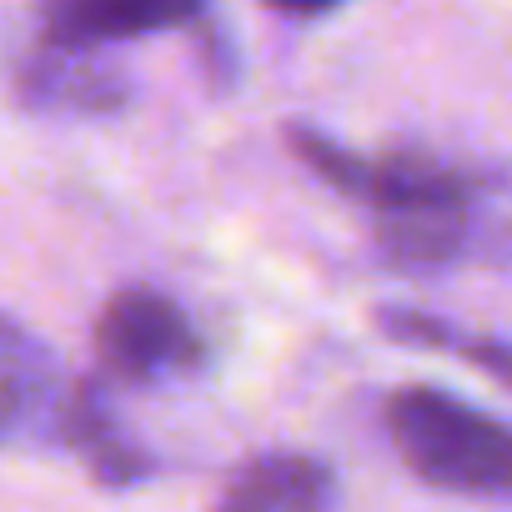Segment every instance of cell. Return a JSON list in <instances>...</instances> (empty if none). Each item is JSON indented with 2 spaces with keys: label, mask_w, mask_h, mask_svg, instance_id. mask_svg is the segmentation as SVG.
Listing matches in <instances>:
<instances>
[{
  "label": "cell",
  "mask_w": 512,
  "mask_h": 512,
  "mask_svg": "<svg viewBox=\"0 0 512 512\" xmlns=\"http://www.w3.org/2000/svg\"><path fill=\"white\" fill-rule=\"evenodd\" d=\"M387 432L402 462L472 497H512V427L437 387H402L387 397Z\"/></svg>",
  "instance_id": "6da1fadb"
},
{
  "label": "cell",
  "mask_w": 512,
  "mask_h": 512,
  "mask_svg": "<svg viewBox=\"0 0 512 512\" xmlns=\"http://www.w3.org/2000/svg\"><path fill=\"white\" fill-rule=\"evenodd\" d=\"M96 352L111 377L151 382V377L191 367L201 357V342L176 302L136 287V292H121L106 302V312L96 322Z\"/></svg>",
  "instance_id": "7a4b0ae2"
},
{
  "label": "cell",
  "mask_w": 512,
  "mask_h": 512,
  "mask_svg": "<svg viewBox=\"0 0 512 512\" xmlns=\"http://www.w3.org/2000/svg\"><path fill=\"white\" fill-rule=\"evenodd\" d=\"M201 16V0H46L41 26L61 51H96L111 41H136Z\"/></svg>",
  "instance_id": "3957f363"
},
{
  "label": "cell",
  "mask_w": 512,
  "mask_h": 512,
  "mask_svg": "<svg viewBox=\"0 0 512 512\" xmlns=\"http://www.w3.org/2000/svg\"><path fill=\"white\" fill-rule=\"evenodd\" d=\"M226 497H236L251 512H332L337 477L317 457L272 452V457H256L251 467H241Z\"/></svg>",
  "instance_id": "277c9868"
},
{
  "label": "cell",
  "mask_w": 512,
  "mask_h": 512,
  "mask_svg": "<svg viewBox=\"0 0 512 512\" xmlns=\"http://www.w3.org/2000/svg\"><path fill=\"white\" fill-rule=\"evenodd\" d=\"M61 437L91 462V472H96L101 482H136V477L151 472V457L136 452V447L116 432V422H111V412H106V402H101L96 387H81L76 397H66Z\"/></svg>",
  "instance_id": "5b68a950"
},
{
  "label": "cell",
  "mask_w": 512,
  "mask_h": 512,
  "mask_svg": "<svg viewBox=\"0 0 512 512\" xmlns=\"http://www.w3.org/2000/svg\"><path fill=\"white\" fill-rule=\"evenodd\" d=\"M26 91L36 106H81V111H106L126 96L116 76L91 66V51H61V46H51V56L26 71Z\"/></svg>",
  "instance_id": "8992f818"
},
{
  "label": "cell",
  "mask_w": 512,
  "mask_h": 512,
  "mask_svg": "<svg viewBox=\"0 0 512 512\" xmlns=\"http://www.w3.org/2000/svg\"><path fill=\"white\" fill-rule=\"evenodd\" d=\"M51 392H56V387H51L46 347H36L21 322H6V432L21 437L31 422H41V412L56 407ZM56 412H66V402H61ZM56 432H61V427H56Z\"/></svg>",
  "instance_id": "52a82bcc"
},
{
  "label": "cell",
  "mask_w": 512,
  "mask_h": 512,
  "mask_svg": "<svg viewBox=\"0 0 512 512\" xmlns=\"http://www.w3.org/2000/svg\"><path fill=\"white\" fill-rule=\"evenodd\" d=\"M382 327H387L397 342L457 347L462 357H472L477 367H487L497 382H507V387H512V347H502V342H477V337H462V332H452L447 322H437V317H422V312H382Z\"/></svg>",
  "instance_id": "ba28073f"
},
{
  "label": "cell",
  "mask_w": 512,
  "mask_h": 512,
  "mask_svg": "<svg viewBox=\"0 0 512 512\" xmlns=\"http://www.w3.org/2000/svg\"><path fill=\"white\" fill-rule=\"evenodd\" d=\"M267 6L282 11V16H322V11L342 6V0H267Z\"/></svg>",
  "instance_id": "9c48e42d"
}]
</instances>
